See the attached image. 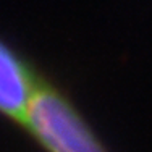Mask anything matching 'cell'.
<instances>
[{
	"label": "cell",
	"mask_w": 152,
	"mask_h": 152,
	"mask_svg": "<svg viewBox=\"0 0 152 152\" xmlns=\"http://www.w3.org/2000/svg\"><path fill=\"white\" fill-rule=\"evenodd\" d=\"M20 126L45 152H108L71 99L44 75L32 89Z\"/></svg>",
	"instance_id": "obj_1"
},
{
	"label": "cell",
	"mask_w": 152,
	"mask_h": 152,
	"mask_svg": "<svg viewBox=\"0 0 152 152\" xmlns=\"http://www.w3.org/2000/svg\"><path fill=\"white\" fill-rule=\"evenodd\" d=\"M39 73L34 66L0 39V115L21 125L29 96L37 83Z\"/></svg>",
	"instance_id": "obj_2"
}]
</instances>
